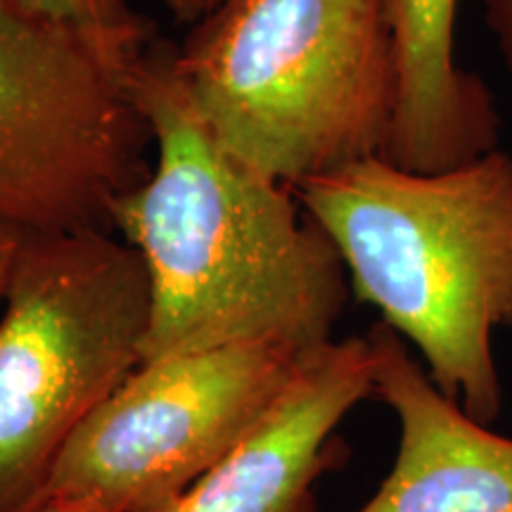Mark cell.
I'll use <instances>...</instances> for the list:
<instances>
[{
  "instance_id": "cell-1",
  "label": "cell",
  "mask_w": 512,
  "mask_h": 512,
  "mask_svg": "<svg viewBox=\"0 0 512 512\" xmlns=\"http://www.w3.org/2000/svg\"><path fill=\"white\" fill-rule=\"evenodd\" d=\"M126 88L155 143V166L110 209L147 273L143 361L242 344L304 356L328 347L349 275L297 192L209 136L169 57H143Z\"/></svg>"
},
{
  "instance_id": "cell-2",
  "label": "cell",
  "mask_w": 512,
  "mask_h": 512,
  "mask_svg": "<svg viewBox=\"0 0 512 512\" xmlns=\"http://www.w3.org/2000/svg\"><path fill=\"white\" fill-rule=\"evenodd\" d=\"M358 302L420 354L463 411L494 425L503 408L494 337L512 330V155L411 171L384 155L299 185Z\"/></svg>"
},
{
  "instance_id": "cell-3",
  "label": "cell",
  "mask_w": 512,
  "mask_h": 512,
  "mask_svg": "<svg viewBox=\"0 0 512 512\" xmlns=\"http://www.w3.org/2000/svg\"><path fill=\"white\" fill-rule=\"evenodd\" d=\"M169 69L211 138L297 190L384 155L396 110L389 0H221Z\"/></svg>"
},
{
  "instance_id": "cell-4",
  "label": "cell",
  "mask_w": 512,
  "mask_h": 512,
  "mask_svg": "<svg viewBox=\"0 0 512 512\" xmlns=\"http://www.w3.org/2000/svg\"><path fill=\"white\" fill-rule=\"evenodd\" d=\"M0 309V512H38L64 448L143 363V259L110 228L27 233Z\"/></svg>"
},
{
  "instance_id": "cell-5",
  "label": "cell",
  "mask_w": 512,
  "mask_h": 512,
  "mask_svg": "<svg viewBox=\"0 0 512 512\" xmlns=\"http://www.w3.org/2000/svg\"><path fill=\"white\" fill-rule=\"evenodd\" d=\"M316 354L242 344L143 361L64 448L48 501L162 512L252 434Z\"/></svg>"
},
{
  "instance_id": "cell-6",
  "label": "cell",
  "mask_w": 512,
  "mask_h": 512,
  "mask_svg": "<svg viewBox=\"0 0 512 512\" xmlns=\"http://www.w3.org/2000/svg\"><path fill=\"white\" fill-rule=\"evenodd\" d=\"M143 119L83 38L0 0V216L27 233L110 228Z\"/></svg>"
},
{
  "instance_id": "cell-7",
  "label": "cell",
  "mask_w": 512,
  "mask_h": 512,
  "mask_svg": "<svg viewBox=\"0 0 512 512\" xmlns=\"http://www.w3.org/2000/svg\"><path fill=\"white\" fill-rule=\"evenodd\" d=\"M373 399L368 337L332 339L245 441L162 512H316V484L349 456L339 425Z\"/></svg>"
},
{
  "instance_id": "cell-8",
  "label": "cell",
  "mask_w": 512,
  "mask_h": 512,
  "mask_svg": "<svg viewBox=\"0 0 512 512\" xmlns=\"http://www.w3.org/2000/svg\"><path fill=\"white\" fill-rule=\"evenodd\" d=\"M373 399L399 420L392 470L356 512H512V437L463 411L387 323L366 332Z\"/></svg>"
},
{
  "instance_id": "cell-9",
  "label": "cell",
  "mask_w": 512,
  "mask_h": 512,
  "mask_svg": "<svg viewBox=\"0 0 512 512\" xmlns=\"http://www.w3.org/2000/svg\"><path fill=\"white\" fill-rule=\"evenodd\" d=\"M458 0H389L396 110L384 157L444 171L496 150L501 114L484 79L456 57Z\"/></svg>"
},
{
  "instance_id": "cell-10",
  "label": "cell",
  "mask_w": 512,
  "mask_h": 512,
  "mask_svg": "<svg viewBox=\"0 0 512 512\" xmlns=\"http://www.w3.org/2000/svg\"><path fill=\"white\" fill-rule=\"evenodd\" d=\"M10 3L69 29L124 76L145 57L143 24L128 0H10Z\"/></svg>"
},
{
  "instance_id": "cell-11",
  "label": "cell",
  "mask_w": 512,
  "mask_h": 512,
  "mask_svg": "<svg viewBox=\"0 0 512 512\" xmlns=\"http://www.w3.org/2000/svg\"><path fill=\"white\" fill-rule=\"evenodd\" d=\"M486 27L494 34L503 67L512 83V0H482Z\"/></svg>"
},
{
  "instance_id": "cell-12",
  "label": "cell",
  "mask_w": 512,
  "mask_h": 512,
  "mask_svg": "<svg viewBox=\"0 0 512 512\" xmlns=\"http://www.w3.org/2000/svg\"><path fill=\"white\" fill-rule=\"evenodd\" d=\"M27 238V230H22L15 223L0 216V306H3L5 294H8L12 273H15V264L19 249Z\"/></svg>"
},
{
  "instance_id": "cell-13",
  "label": "cell",
  "mask_w": 512,
  "mask_h": 512,
  "mask_svg": "<svg viewBox=\"0 0 512 512\" xmlns=\"http://www.w3.org/2000/svg\"><path fill=\"white\" fill-rule=\"evenodd\" d=\"M178 19H200L204 17V0H162Z\"/></svg>"
},
{
  "instance_id": "cell-14",
  "label": "cell",
  "mask_w": 512,
  "mask_h": 512,
  "mask_svg": "<svg viewBox=\"0 0 512 512\" xmlns=\"http://www.w3.org/2000/svg\"><path fill=\"white\" fill-rule=\"evenodd\" d=\"M38 512H98L93 508H86V505L69 503V501H48Z\"/></svg>"
},
{
  "instance_id": "cell-15",
  "label": "cell",
  "mask_w": 512,
  "mask_h": 512,
  "mask_svg": "<svg viewBox=\"0 0 512 512\" xmlns=\"http://www.w3.org/2000/svg\"><path fill=\"white\" fill-rule=\"evenodd\" d=\"M221 0H204V15H207V12H211L216 8V5H219Z\"/></svg>"
}]
</instances>
